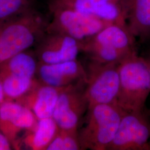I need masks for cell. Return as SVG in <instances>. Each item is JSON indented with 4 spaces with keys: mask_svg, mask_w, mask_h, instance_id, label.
<instances>
[{
    "mask_svg": "<svg viewBox=\"0 0 150 150\" xmlns=\"http://www.w3.org/2000/svg\"><path fill=\"white\" fill-rule=\"evenodd\" d=\"M48 22L35 8L5 22L0 29V66L13 56L35 46L46 32Z\"/></svg>",
    "mask_w": 150,
    "mask_h": 150,
    "instance_id": "6da1fadb",
    "label": "cell"
},
{
    "mask_svg": "<svg viewBox=\"0 0 150 150\" xmlns=\"http://www.w3.org/2000/svg\"><path fill=\"white\" fill-rule=\"evenodd\" d=\"M120 87L116 104L125 112L145 111L150 93V72L141 56H129L118 64Z\"/></svg>",
    "mask_w": 150,
    "mask_h": 150,
    "instance_id": "7a4b0ae2",
    "label": "cell"
},
{
    "mask_svg": "<svg viewBox=\"0 0 150 150\" xmlns=\"http://www.w3.org/2000/svg\"><path fill=\"white\" fill-rule=\"evenodd\" d=\"M125 112L117 105L99 104L88 108L85 125L78 130L82 150H107Z\"/></svg>",
    "mask_w": 150,
    "mask_h": 150,
    "instance_id": "3957f363",
    "label": "cell"
},
{
    "mask_svg": "<svg viewBox=\"0 0 150 150\" xmlns=\"http://www.w3.org/2000/svg\"><path fill=\"white\" fill-rule=\"evenodd\" d=\"M118 64H103L90 60L85 94L88 107L99 104L117 105L120 87Z\"/></svg>",
    "mask_w": 150,
    "mask_h": 150,
    "instance_id": "277c9868",
    "label": "cell"
},
{
    "mask_svg": "<svg viewBox=\"0 0 150 150\" xmlns=\"http://www.w3.org/2000/svg\"><path fill=\"white\" fill-rule=\"evenodd\" d=\"M49 11L51 19L48 22L47 32L64 34L82 43L110 25L71 9L56 8Z\"/></svg>",
    "mask_w": 150,
    "mask_h": 150,
    "instance_id": "5b68a950",
    "label": "cell"
},
{
    "mask_svg": "<svg viewBox=\"0 0 150 150\" xmlns=\"http://www.w3.org/2000/svg\"><path fill=\"white\" fill-rule=\"evenodd\" d=\"M107 150H150V120L146 112H125Z\"/></svg>",
    "mask_w": 150,
    "mask_h": 150,
    "instance_id": "8992f818",
    "label": "cell"
},
{
    "mask_svg": "<svg viewBox=\"0 0 150 150\" xmlns=\"http://www.w3.org/2000/svg\"><path fill=\"white\" fill-rule=\"evenodd\" d=\"M86 83L64 87L54 108L52 118L59 129L78 131L88 104L85 94Z\"/></svg>",
    "mask_w": 150,
    "mask_h": 150,
    "instance_id": "52a82bcc",
    "label": "cell"
},
{
    "mask_svg": "<svg viewBox=\"0 0 150 150\" xmlns=\"http://www.w3.org/2000/svg\"><path fill=\"white\" fill-rule=\"evenodd\" d=\"M48 7L74 10L108 24L127 23L123 0H49Z\"/></svg>",
    "mask_w": 150,
    "mask_h": 150,
    "instance_id": "ba28073f",
    "label": "cell"
},
{
    "mask_svg": "<svg viewBox=\"0 0 150 150\" xmlns=\"http://www.w3.org/2000/svg\"><path fill=\"white\" fill-rule=\"evenodd\" d=\"M35 47L38 62L53 64L77 59L82 43L64 34L46 31Z\"/></svg>",
    "mask_w": 150,
    "mask_h": 150,
    "instance_id": "9c48e42d",
    "label": "cell"
},
{
    "mask_svg": "<svg viewBox=\"0 0 150 150\" xmlns=\"http://www.w3.org/2000/svg\"><path fill=\"white\" fill-rule=\"evenodd\" d=\"M37 122L33 113L18 102L5 101L0 105V131L13 149L19 150V134L33 128Z\"/></svg>",
    "mask_w": 150,
    "mask_h": 150,
    "instance_id": "30bf717a",
    "label": "cell"
},
{
    "mask_svg": "<svg viewBox=\"0 0 150 150\" xmlns=\"http://www.w3.org/2000/svg\"><path fill=\"white\" fill-rule=\"evenodd\" d=\"M36 78L41 83L56 87L86 83V69L77 59L46 64L38 62Z\"/></svg>",
    "mask_w": 150,
    "mask_h": 150,
    "instance_id": "8fae6325",
    "label": "cell"
},
{
    "mask_svg": "<svg viewBox=\"0 0 150 150\" xmlns=\"http://www.w3.org/2000/svg\"><path fill=\"white\" fill-rule=\"evenodd\" d=\"M135 38L127 23H112L103 28L95 36L84 42L116 51L128 57L137 53Z\"/></svg>",
    "mask_w": 150,
    "mask_h": 150,
    "instance_id": "7c38bea8",
    "label": "cell"
},
{
    "mask_svg": "<svg viewBox=\"0 0 150 150\" xmlns=\"http://www.w3.org/2000/svg\"><path fill=\"white\" fill-rule=\"evenodd\" d=\"M64 87H56L38 80L27 94L16 102L29 108L39 119L52 117L59 93Z\"/></svg>",
    "mask_w": 150,
    "mask_h": 150,
    "instance_id": "4fadbf2b",
    "label": "cell"
},
{
    "mask_svg": "<svg viewBox=\"0 0 150 150\" xmlns=\"http://www.w3.org/2000/svg\"><path fill=\"white\" fill-rule=\"evenodd\" d=\"M126 23L135 38L150 36V0H123Z\"/></svg>",
    "mask_w": 150,
    "mask_h": 150,
    "instance_id": "5bb4252c",
    "label": "cell"
},
{
    "mask_svg": "<svg viewBox=\"0 0 150 150\" xmlns=\"http://www.w3.org/2000/svg\"><path fill=\"white\" fill-rule=\"evenodd\" d=\"M59 129L52 117L38 120L35 126L26 131L20 140V148L23 145L30 150H46Z\"/></svg>",
    "mask_w": 150,
    "mask_h": 150,
    "instance_id": "9a60e30c",
    "label": "cell"
},
{
    "mask_svg": "<svg viewBox=\"0 0 150 150\" xmlns=\"http://www.w3.org/2000/svg\"><path fill=\"white\" fill-rule=\"evenodd\" d=\"M38 64L35 51L28 49L13 56L0 66V78L8 75L35 78Z\"/></svg>",
    "mask_w": 150,
    "mask_h": 150,
    "instance_id": "2e32d148",
    "label": "cell"
},
{
    "mask_svg": "<svg viewBox=\"0 0 150 150\" xmlns=\"http://www.w3.org/2000/svg\"><path fill=\"white\" fill-rule=\"evenodd\" d=\"M6 101H17L25 96L38 82V79L8 75L0 78Z\"/></svg>",
    "mask_w": 150,
    "mask_h": 150,
    "instance_id": "e0dca14e",
    "label": "cell"
},
{
    "mask_svg": "<svg viewBox=\"0 0 150 150\" xmlns=\"http://www.w3.org/2000/svg\"><path fill=\"white\" fill-rule=\"evenodd\" d=\"M35 7V0H0V25Z\"/></svg>",
    "mask_w": 150,
    "mask_h": 150,
    "instance_id": "ac0fdd59",
    "label": "cell"
},
{
    "mask_svg": "<svg viewBox=\"0 0 150 150\" xmlns=\"http://www.w3.org/2000/svg\"><path fill=\"white\" fill-rule=\"evenodd\" d=\"M46 150H82L78 131L59 129Z\"/></svg>",
    "mask_w": 150,
    "mask_h": 150,
    "instance_id": "d6986e66",
    "label": "cell"
},
{
    "mask_svg": "<svg viewBox=\"0 0 150 150\" xmlns=\"http://www.w3.org/2000/svg\"><path fill=\"white\" fill-rule=\"evenodd\" d=\"M12 148L10 142L0 131V150H10Z\"/></svg>",
    "mask_w": 150,
    "mask_h": 150,
    "instance_id": "ffe728a7",
    "label": "cell"
},
{
    "mask_svg": "<svg viewBox=\"0 0 150 150\" xmlns=\"http://www.w3.org/2000/svg\"><path fill=\"white\" fill-rule=\"evenodd\" d=\"M5 96L4 91L3 89L2 82L0 80V105L2 104L3 102H5Z\"/></svg>",
    "mask_w": 150,
    "mask_h": 150,
    "instance_id": "44dd1931",
    "label": "cell"
},
{
    "mask_svg": "<svg viewBox=\"0 0 150 150\" xmlns=\"http://www.w3.org/2000/svg\"><path fill=\"white\" fill-rule=\"evenodd\" d=\"M145 61V63L147 65L150 72V51L144 56H141Z\"/></svg>",
    "mask_w": 150,
    "mask_h": 150,
    "instance_id": "7402d4cb",
    "label": "cell"
},
{
    "mask_svg": "<svg viewBox=\"0 0 150 150\" xmlns=\"http://www.w3.org/2000/svg\"><path fill=\"white\" fill-rule=\"evenodd\" d=\"M146 113H147V115H149V116L150 117V110H149L148 111H146Z\"/></svg>",
    "mask_w": 150,
    "mask_h": 150,
    "instance_id": "603a6c76",
    "label": "cell"
},
{
    "mask_svg": "<svg viewBox=\"0 0 150 150\" xmlns=\"http://www.w3.org/2000/svg\"><path fill=\"white\" fill-rule=\"evenodd\" d=\"M1 26H2V25H0V29H1Z\"/></svg>",
    "mask_w": 150,
    "mask_h": 150,
    "instance_id": "cb8c5ba5",
    "label": "cell"
},
{
    "mask_svg": "<svg viewBox=\"0 0 150 150\" xmlns=\"http://www.w3.org/2000/svg\"><path fill=\"white\" fill-rule=\"evenodd\" d=\"M149 38H150V37H149Z\"/></svg>",
    "mask_w": 150,
    "mask_h": 150,
    "instance_id": "d4e9b609",
    "label": "cell"
}]
</instances>
